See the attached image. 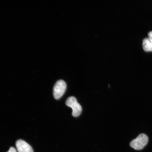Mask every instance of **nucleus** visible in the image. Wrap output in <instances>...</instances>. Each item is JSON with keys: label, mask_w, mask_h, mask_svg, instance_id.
<instances>
[{"label": "nucleus", "mask_w": 152, "mask_h": 152, "mask_svg": "<svg viewBox=\"0 0 152 152\" xmlns=\"http://www.w3.org/2000/svg\"><path fill=\"white\" fill-rule=\"evenodd\" d=\"M149 141V138L147 135L144 134H141L133 140L130 142V147L136 150L140 151L145 147Z\"/></svg>", "instance_id": "obj_1"}, {"label": "nucleus", "mask_w": 152, "mask_h": 152, "mask_svg": "<svg viewBox=\"0 0 152 152\" xmlns=\"http://www.w3.org/2000/svg\"><path fill=\"white\" fill-rule=\"evenodd\" d=\"M66 106L72 109V115L73 117H77L80 115L82 108L75 97L71 96L68 98L66 101Z\"/></svg>", "instance_id": "obj_2"}, {"label": "nucleus", "mask_w": 152, "mask_h": 152, "mask_svg": "<svg viewBox=\"0 0 152 152\" xmlns=\"http://www.w3.org/2000/svg\"><path fill=\"white\" fill-rule=\"evenodd\" d=\"M66 88L65 82L61 80L56 82L53 88V96L56 99H59L65 93Z\"/></svg>", "instance_id": "obj_3"}, {"label": "nucleus", "mask_w": 152, "mask_h": 152, "mask_svg": "<svg viewBox=\"0 0 152 152\" xmlns=\"http://www.w3.org/2000/svg\"><path fill=\"white\" fill-rule=\"evenodd\" d=\"M16 145L18 152H34L31 146L23 140H17Z\"/></svg>", "instance_id": "obj_4"}, {"label": "nucleus", "mask_w": 152, "mask_h": 152, "mask_svg": "<svg viewBox=\"0 0 152 152\" xmlns=\"http://www.w3.org/2000/svg\"><path fill=\"white\" fill-rule=\"evenodd\" d=\"M142 47L145 52H152V40L149 38L144 39L142 43Z\"/></svg>", "instance_id": "obj_5"}, {"label": "nucleus", "mask_w": 152, "mask_h": 152, "mask_svg": "<svg viewBox=\"0 0 152 152\" xmlns=\"http://www.w3.org/2000/svg\"><path fill=\"white\" fill-rule=\"evenodd\" d=\"M7 152H17V151L14 148L11 147L10 148L9 151Z\"/></svg>", "instance_id": "obj_6"}, {"label": "nucleus", "mask_w": 152, "mask_h": 152, "mask_svg": "<svg viewBox=\"0 0 152 152\" xmlns=\"http://www.w3.org/2000/svg\"><path fill=\"white\" fill-rule=\"evenodd\" d=\"M148 36H149V38L152 40V31L148 33Z\"/></svg>", "instance_id": "obj_7"}]
</instances>
